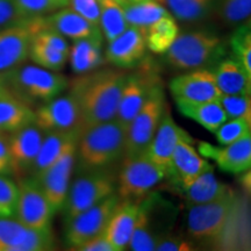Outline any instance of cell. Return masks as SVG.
Segmentation results:
<instances>
[{
	"label": "cell",
	"instance_id": "6da1fadb",
	"mask_svg": "<svg viewBox=\"0 0 251 251\" xmlns=\"http://www.w3.org/2000/svg\"><path fill=\"white\" fill-rule=\"evenodd\" d=\"M127 76L126 71L98 68L69 83L70 93L79 106L83 130L115 118Z\"/></svg>",
	"mask_w": 251,
	"mask_h": 251
},
{
	"label": "cell",
	"instance_id": "7a4b0ae2",
	"mask_svg": "<svg viewBox=\"0 0 251 251\" xmlns=\"http://www.w3.org/2000/svg\"><path fill=\"white\" fill-rule=\"evenodd\" d=\"M126 130L114 118L81 131L76 149L81 170L106 168L120 159L125 155Z\"/></svg>",
	"mask_w": 251,
	"mask_h": 251
},
{
	"label": "cell",
	"instance_id": "3957f363",
	"mask_svg": "<svg viewBox=\"0 0 251 251\" xmlns=\"http://www.w3.org/2000/svg\"><path fill=\"white\" fill-rule=\"evenodd\" d=\"M69 80L56 71L39 65H18L0 72V86L29 106L41 105L61 94Z\"/></svg>",
	"mask_w": 251,
	"mask_h": 251
},
{
	"label": "cell",
	"instance_id": "277c9868",
	"mask_svg": "<svg viewBox=\"0 0 251 251\" xmlns=\"http://www.w3.org/2000/svg\"><path fill=\"white\" fill-rule=\"evenodd\" d=\"M226 55L224 41L215 31L193 29L178 33L165 52V61L178 70H199L215 65Z\"/></svg>",
	"mask_w": 251,
	"mask_h": 251
},
{
	"label": "cell",
	"instance_id": "5b68a950",
	"mask_svg": "<svg viewBox=\"0 0 251 251\" xmlns=\"http://www.w3.org/2000/svg\"><path fill=\"white\" fill-rule=\"evenodd\" d=\"M175 220V206L158 193L149 192L139 201V212L128 249L155 251L157 242L171 233Z\"/></svg>",
	"mask_w": 251,
	"mask_h": 251
},
{
	"label": "cell",
	"instance_id": "8992f818",
	"mask_svg": "<svg viewBox=\"0 0 251 251\" xmlns=\"http://www.w3.org/2000/svg\"><path fill=\"white\" fill-rule=\"evenodd\" d=\"M117 186L118 176L109 166L83 170V174L69 186L62 208L65 222L117 192Z\"/></svg>",
	"mask_w": 251,
	"mask_h": 251
},
{
	"label": "cell",
	"instance_id": "52a82bcc",
	"mask_svg": "<svg viewBox=\"0 0 251 251\" xmlns=\"http://www.w3.org/2000/svg\"><path fill=\"white\" fill-rule=\"evenodd\" d=\"M165 111V96L163 86L157 83L149 98L130 121L126 130L125 158H131L147 151Z\"/></svg>",
	"mask_w": 251,
	"mask_h": 251
},
{
	"label": "cell",
	"instance_id": "ba28073f",
	"mask_svg": "<svg viewBox=\"0 0 251 251\" xmlns=\"http://www.w3.org/2000/svg\"><path fill=\"white\" fill-rule=\"evenodd\" d=\"M168 176L170 174L153 163L146 152L125 158L118 175L117 193L121 199L141 200Z\"/></svg>",
	"mask_w": 251,
	"mask_h": 251
},
{
	"label": "cell",
	"instance_id": "9c48e42d",
	"mask_svg": "<svg viewBox=\"0 0 251 251\" xmlns=\"http://www.w3.org/2000/svg\"><path fill=\"white\" fill-rule=\"evenodd\" d=\"M120 200L119 194L114 192L65 222V242L68 246L76 250L86 241L103 233Z\"/></svg>",
	"mask_w": 251,
	"mask_h": 251
},
{
	"label": "cell",
	"instance_id": "30bf717a",
	"mask_svg": "<svg viewBox=\"0 0 251 251\" xmlns=\"http://www.w3.org/2000/svg\"><path fill=\"white\" fill-rule=\"evenodd\" d=\"M18 188L15 218L29 228L50 229L55 214L37 178L25 176L19 179Z\"/></svg>",
	"mask_w": 251,
	"mask_h": 251
},
{
	"label": "cell",
	"instance_id": "8fae6325",
	"mask_svg": "<svg viewBox=\"0 0 251 251\" xmlns=\"http://www.w3.org/2000/svg\"><path fill=\"white\" fill-rule=\"evenodd\" d=\"M237 194L229 193L212 202L192 205L187 215V231L193 240L211 241L227 222Z\"/></svg>",
	"mask_w": 251,
	"mask_h": 251
},
{
	"label": "cell",
	"instance_id": "7c38bea8",
	"mask_svg": "<svg viewBox=\"0 0 251 251\" xmlns=\"http://www.w3.org/2000/svg\"><path fill=\"white\" fill-rule=\"evenodd\" d=\"M43 131H83L79 106L69 92L41 103L35 111V122Z\"/></svg>",
	"mask_w": 251,
	"mask_h": 251
},
{
	"label": "cell",
	"instance_id": "4fadbf2b",
	"mask_svg": "<svg viewBox=\"0 0 251 251\" xmlns=\"http://www.w3.org/2000/svg\"><path fill=\"white\" fill-rule=\"evenodd\" d=\"M54 247L51 228L34 229L18 219L0 218V251H46Z\"/></svg>",
	"mask_w": 251,
	"mask_h": 251
},
{
	"label": "cell",
	"instance_id": "5bb4252c",
	"mask_svg": "<svg viewBox=\"0 0 251 251\" xmlns=\"http://www.w3.org/2000/svg\"><path fill=\"white\" fill-rule=\"evenodd\" d=\"M77 143L71 144L57 161L52 163L45 171L34 176L45 191L54 214L62 211L67 199L69 186H70V177L76 164Z\"/></svg>",
	"mask_w": 251,
	"mask_h": 251
},
{
	"label": "cell",
	"instance_id": "9a60e30c",
	"mask_svg": "<svg viewBox=\"0 0 251 251\" xmlns=\"http://www.w3.org/2000/svg\"><path fill=\"white\" fill-rule=\"evenodd\" d=\"M157 83H159V78L149 69H140L128 74L115 115V119L126 129L149 98L150 92Z\"/></svg>",
	"mask_w": 251,
	"mask_h": 251
},
{
	"label": "cell",
	"instance_id": "2e32d148",
	"mask_svg": "<svg viewBox=\"0 0 251 251\" xmlns=\"http://www.w3.org/2000/svg\"><path fill=\"white\" fill-rule=\"evenodd\" d=\"M31 20L0 28V72L11 70L28 58L34 34Z\"/></svg>",
	"mask_w": 251,
	"mask_h": 251
},
{
	"label": "cell",
	"instance_id": "e0dca14e",
	"mask_svg": "<svg viewBox=\"0 0 251 251\" xmlns=\"http://www.w3.org/2000/svg\"><path fill=\"white\" fill-rule=\"evenodd\" d=\"M45 131L35 124L8 134L9 152L12 159L13 176L20 179L29 174L42 144Z\"/></svg>",
	"mask_w": 251,
	"mask_h": 251
},
{
	"label": "cell",
	"instance_id": "ac0fdd59",
	"mask_svg": "<svg viewBox=\"0 0 251 251\" xmlns=\"http://www.w3.org/2000/svg\"><path fill=\"white\" fill-rule=\"evenodd\" d=\"M211 241L220 250L250 249V211L246 198L236 196L227 222Z\"/></svg>",
	"mask_w": 251,
	"mask_h": 251
},
{
	"label": "cell",
	"instance_id": "d6986e66",
	"mask_svg": "<svg viewBox=\"0 0 251 251\" xmlns=\"http://www.w3.org/2000/svg\"><path fill=\"white\" fill-rule=\"evenodd\" d=\"M147 49L143 31L128 26L120 35L109 41L105 59L119 69H133L144 61Z\"/></svg>",
	"mask_w": 251,
	"mask_h": 251
},
{
	"label": "cell",
	"instance_id": "ffe728a7",
	"mask_svg": "<svg viewBox=\"0 0 251 251\" xmlns=\"http://www.w3.org/2000/svg\"><path fill=\"white\" fill-rule=\"evenodd\" d=\"M169 89L175 100L209 101L218 100L221 96L211 69L192 70L172 78Z\"/></svg>",
	"mask_w": 251,
	"mask_h": 251
},
{
	"label": "cell",
	"instance_id": "44dd1931",
	"mask_svg": "<svg viewBox=\"0 0 251 251\" xmlns=\"http://www.w3.org/2000/svg\"><path fill=\"white\" fill-rule=\"evenodd\" d=\"M180 141L192 142V139L186 131L176 124L169 111H164L156 133L150 142L146 155L153 163L162 166L169 174H172L171 159L176 147Z\"/></svg>",
	"mask_w": 251,
	"mask_h": 251
},
{
	"label": "cell",
	"instance_id": "7402d4cb",
	"mask_svg": "<svg viewBox=\"0 0 251 251\" xmlns=\"http://www.w3.org/2000/svg\"><path fill=\"white\" fill-rule=\"evenodd\" d=\"M35 25L37 27H45L57 31L58 34L72 41L86 37L103 39L99 26L89 23L69 7H62L45 17L35 18Z\"/></svg>",
	"mask_w": 251,
	"mask_h": 251
},
{
	"label": "cell",
	"instance_id": "603a6c76",
	"mask_svg": "<svg viewBox=\"0 0 251 251\" xmlns=\"http://www.w3.org/2000/svg\"><path fill=\"white\" fill-rule=\"evenodd\" d=\"M200 151L214 161L222 171L233 175H241L250 170L251 166V134L242 139L216 148L208 143L200 146Z\"/></svg>",
	"mask_w": 251,
	"mask_h": 251
},
{
	"label": "cell",
	"instance_id": "cb8c5ba5",
	"mask_svg": "<svg viewBox=\"0 0 251 251\" xmlns=\"http://www.w3.org/2000/svg\"><path fill=\"white\" fill-rule=\"evenodd\" d=\"M139 201L140 200L121 199L113 212L107 227L103 230L115 251L128 249L139 212Z\"/></svg>",
	"mask_w": 251,
	"mask_h": 251
},
{
	"label": "cell",
	"instance_id": "d4e9b609",
	"mask_svg": "<svg viewBox=\"0 0 251 251\" xmlns=\"http://www.w3.org/2000/svg\"><path fill=\"white\" fill-rule=\"evenodd\" d=\"M214 168L203 159L188 141H180L171 159L172 174H176L183 188H186L203 172Z\"/></svg>",
	"mask_w": 251,
	"mask_h": 251
},
{
	"label": "cell",
	"instance_id": "484cf974",
	"mask_svg": "<svg viewBox=\"0 0 251 251\" xmlns=\"http://www.w3.org/2000/svg\"><path fill=\"white\" fill-rule=\"evenodd\" d=\"M215 84L221 94H244L251 93V76L235 59L221 58L213 69Z\"/></svg>",
	"mask_w": 251,
	"mask_h": 251
},
{
	"label": "cell",
	"instance_id": "4316f807",
	"mask_svg": "<svg viewBox=\"0 0 251 251\" xmlns=\"http://www.w3.org/2000/svg\"><path fill=\"white\" fill-rule=\"evenodd\" d=\"M35 122V111L5 87L0 86V130L13 131Z\"/></svg>",
	"mask_w": 251,
	"mask_h": 251
},
{
	"label": "cell",
	"instance_id": "83f0119b",
	"mask_svg": "<svg viewBox=\"0 0 251 251\" xmlns=\"http://www.w3.org/2000/svg\"><path fill=\"white\" fill-rule=\"evenodd\" d=\"M80 131H46L42 144L29 174L37 176L49 168L71 144L78 142Z\"/></svg>",
	"mask_w": 251,
	"mask_h": 251
},
{
	"label": "cell",
	"instance_id": "f1b7e54d",
	"mask_svg": "<svg viewBox=\"0 0 251 251\" xmlns=\"http://www.w3.org/2000/svg\"><path fill=\"white\" fill-rule=\"evenodd\" d=\"M124 12L128 26L146 31L150 25L161 18L169 17L170 12L157 0H115Z\"/></svg>",
	"mask_w": 251,
	"mask_h": 251
},
{
	"label": "cell",
	"instance_id": "f546056e",
	"mask_svg": "<svg viewBox=\"0 0 251 251\" xmlns=\"http://www.w3.org/2000/svg\"><path fill=\"white\" fill-rule=\"evenodd\" d=\"M103 39L86 37V39L75 40L70 48V64L74 72L78 75L96 70L106 62L105 54L102 52Z\"/></svg>",
	"mask_w": 251,
	"mask_h": 251
},
{
	"label": "cell",
	"instance_id": "4dcf8cb0",
	"mask_svg": "<svg viewBox=\"0 0 251 251\" xmlns=\"http://www.w3.org/2000/svg\"><path fill=\"white\" fill-rule=\"evenodd\" d=\"M175 101L181 114L188 119H192L211 133H214L227 120V115L219 99L209 100V101H187V100H175Z\"/></svg>",
	"mask_w": 251,
	"mask_h": 251
},
{
	"label": "cell",
	"instance_id": "1f68e13d",
	"mask_svg": "<svg viewBox=\"0 0 251 251\" xmlns=\"http://www.w3.org/2000/svg\"><path fill=\"white\" fill-rule=\"evenodd\" d=\"M184 190L186 194V201L191 206L215 201L234 192L229 185L222 183L215 177L214 168L200 175L190 186Z\"/></svg>",
	"mask_w": 251,
	"mask_h": 251
},
{
	"label": "cell",
	"instance_id": "d6a6232c",
	"mask_svg": "<svg viewBox=\"0 0 251 251\" xmlns=\"http://www.w3.org/2000/svg\"><path fill=\"white\" fill-rule=\"evenodd\" d=\"M178 33H179V27L176 24L172 15L161 18L156 23L150 25L144 31L147 48L153 54H165L166 50L170 48L172 42L176 40Z\"/></svg>",
	"mask_w": 251,
	"mask_h": 251
},
{
	"label": "cell",
	"instance_id": "836d02e7",
	"mask_svg": "<svg viewBox=\"0 0 251 251\" xmlns=\"http://www.w3.org/2000/svg\"><path fill=\"white\" fill-rule=\"evenodd\" d=\"M168 11L180 23H200L213 14V0H164Z\"/></svg>",
	"mask_w": 251,
	"mask_h": 251
},
{
	"label": "cell",
	"instance_id": "e575fe53",
	"mask_svg": "<svg viewBox=\"0 0 251 251\" xmlns=\"http://www.w3.org/2000/svg\"><path fill=\"white\" fill-rule=\"evenodd\" d=\"M100 6L99 27L105 40L109 42L128 27L122 8L115 0H98Z\"/></svg>",
	"mask_w": 251,
	"mask_h": 251
},
{
	"label": "cell",
	"instance_id": "d590c367",
	"mask_svg": "<svg viewBox=\"0 0 251 251\" xmlns=\"http://www.w3.org/2000/svg\"><path fill=\"white\" fill-rule=\"evenodd\" d=\"M213 14L228 26L250 20L251 0H213Z\"/></svg>",
	"mask_w": 251,
	"mask_h": 251
},
{
	"label": "cell",
	"instance_id": "8d00e7d4",
	"mask_svg": "<svg viewBox=\"0 0 251 251\" xmlns=\"http://www.w3.org/2000/svg\"><path fill=\"white\" fill-rule=\"evenodd\" d=\"M28 57H30L31 61L39 67L57 71L64 68V65L67 64L69 55L52 48L51 46L47 45V43L35 39V37H31Z\"/></svg>",
	"mask_w": 251,
	"mask_h": 251
},
{
	"label": "cell",
	"instance_id": "74e56055",
	"mask_svg": "<svg viewBox=\"0 0 251 251\" xmlns=\"http://www.w3.org/2000/svg\"><path fill=\"white\" fill-rule=\"evenodd\" d=\"M229 45L231 49L230 57L244 68L251 76V28L250 20L238 25L231 34Z\"/></svg>",
	"mask_w": 251,
	"mask_h": 251
},
{
	"label": "cell",
	"instance_id": "f35d334b",
	"mask_svg": "<svg viewBox=\"0 0 251 251\" xmlns=\"http://www.w3.org/2000/svg\"><path fill=\"white\" fill-rule=\"evenodd\" d=\"M15 1L21 21L45 17L64 7L59 0H15Z\"/></svg>",
	"mask_w": 251,
	"mask_h": 251
},
{
	"label": "cell",
	"instance_id": "ab89813d",
	"mask_svg": "<svg viewBox=\"0 0 251 251\" xmlns=\"http://www.w3.org/2000/svg\"><path fill=\"white\" fill-rule=\"evenodd\" d=\"M216 141L222 146H227L251 134V120L249 119H227L214 131Z\"/></svg>",
	"mask_w": 251,
	"mask_h": 251
},
{
	"label": "cell",
	"instance_id": "60d3db41",
	"mask_svg": "<svg viewBox=\"0 0 251 251\" xmlns=\"http://www.w3.org/2000/svg\"><path fill=\"white\" fill-rule=\"evenodd\" d=\"M18 183L9 176L0 175V218H13L17 211Z\"/></svg>",
	"mask_w": 251,
	"mask_h": 251
},
{
	"label": "cell",
	"instance_id": "b9f144b4",
	"mask_svg": "<svg viewBox=\"0 0 251 251\" xmlns=\"http://www.w3.org/2000/svg\"><path fill=\"white\" fill-rule=\"evenodd\" d=\"M227 119H249L251 120V99L244 94H221L219 98Z\"/></svg>",
	"mask_w": 251,
	"mask_h": 251
},
{
	"label": "cell",
	"instance_id": "7bdbcfd3",
	"mask_svg": "<svg viewBox=\"0 0 251 251\" xmlns=\"http://www.w3.org/2000/svg\"><path fill=\"white\" fill-rule=\"evenodd\" d=\"M67 7L71 8L89 23L99 26L100 6L98 0H68Z\"/></svg>",
	"mask_w": 251,
	"mask_h": 251
},
{
	"label": "cell",
	"instance_id": "ee69618b",
	"mask_svg": "<svg viewBox=\"0 0 251 251\" xmlns=\"http://www.w3.org/2000/svg\"><path fill=\"white\" fill-rule=\"evenodd\" d=\"M196 248H193L192 242L180 235L172 234L171 231L157 242L155 251H190Z\"/></svg>",
	"mask_w": 251,
	"mask_h": 251
},
{
	"label": "cell",
	"instance_id": "f6af8a7d",
	"mask_svg": "<svg viewBox=\"0 0 251 251\" xmlns=\"http://www.w3.org/2000/svg\"><path fill=\"white\" fill-rule=\"evenodd\" d=\"M23 23L19 18L15 0H0V28Z\"/></svg>",
	"mask_w": 251,
	"mask_h": 251
},
{
	"label": "cell",
	"instance_id": "bcb514c9",
	"mask_svg": "<svg viewBox=\"0 0 251 251\" xmlns=\"http://www.w3.org/2000/svg\"><path fill=\"white\" fill-rule=\"evenodd\" d=\"M0 175H13L11 152H9L8 134L1 130H0Z\"/></svg>",
	"mask_w": 251,
	"mask_h": 251
},
{
	"label": "cell",
	"instance_id": "7dc6e473",
	"mask_svg": "<svg viewBox=\"0 0 251 251\" xmlns=\"http://www.w3.org/2000/svg\"><path fill=\"white\" fill-rule=\"evenodd\" d=\"M76 250L79 251H115L114 247L109 242L108 238L105 236V234L101 233L97 236H94L91 240L86 241L81 246L77 248Z\"/></svg>",
	"mask_w": 251,
	"mask_h": 251
},
{
	"label": "cell",
	"instance_id": "c3c4849f",
	"mask_svg": "<svg viewBox=\"0 0 251 251\" xmlns=\"http://www.w3.org/2000/svg\"><path fill=\"white\" fill-rule=\"evenodd\" d=\"M59 1L62 2V4H63V6H64V7H67V5H68V0H59Z\"/></svg>",
	"mask_w": 251,
	"mask_h": 251
}]
</instances>
